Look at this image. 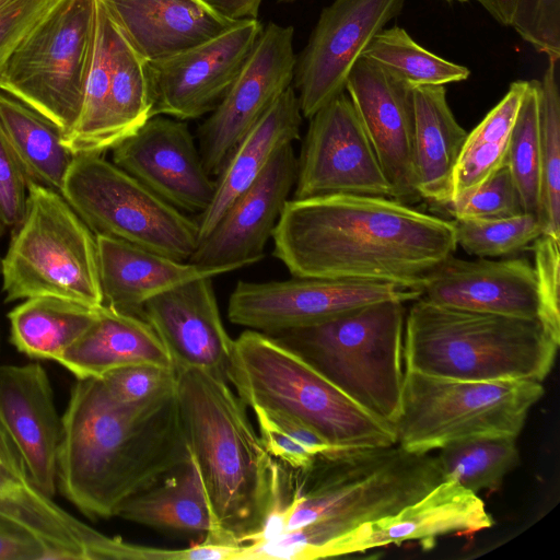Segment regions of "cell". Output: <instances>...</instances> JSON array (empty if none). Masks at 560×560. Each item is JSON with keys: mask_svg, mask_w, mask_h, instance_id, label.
<instances>
[{"mask_svg": "<svg viewBox=\"0 0 560 560\" xmlns=\"http://www.w3.org/2000/svg\"><path fill=\"white\" fill-rule=\"evenodd\" d=\"M273 256L293 277L422 288L457 248L453 221L394 198L334 194L289 199Z\"/></svg>", "mask_w": 560, "mask_h": 560, "instance_id": "1", "label": "cell"}, {"mask_svg": "<svg viewBox=\"0 0 560 560\" xmlns=\"http://www.w3.org/2000/svg\"><path fill=\"white\" fill-rule=\"evenodd\" d=\"M287 533L242 546V560L330 558L332 547L370 522L397 513L444 480L435 456L389 446L340 448L302 469L282 463Z\"/></svg>", "mask_w": 560, "mask_h": 560, "instance_id": "2", "label": "cell"}, {"mask_svg": "<svg viewBox=\"0 0 560 560\" xmlns=\"http://www.w3.org/2000/svg\"><path fill=\"white\" fill-rule=\"evenodd\" d=\"M62 420L57 488L91 520L190 459L176 394L151 412L120 407L100 378H77Z\"/></svg>", "mask_w": 560, "mask_h": 560, "instance_id": "3", "label": "cell"}, {"mask_svg": "<svg viewBox=\"0 0 560 560\" xmlns=\"http://www.w3.org/2000/svg\"><path fill=\"white\" fill-rule=\"evenodd\" d=\"M176 399L213 522L201 541L246 545L270 506L273 457L226 380L202 370L179 371Z\"/></svg>", "mask_w": 560, "mask_h": 560, "instance_id": "4", "label": "cell"}, {"mask_svg": "<svg viewBox=\"0 0 560 560\" xmlns=\"http://www.w3.org/2000/svg\"><path fill=\"white\" fill-rule=\"evenodd\" d=\"M560 339L538 318L474 312L418 298L406 314L405 370L466 380H534L552 369Z\"/></svg>", "mask_w": 560, "mask_h": 560, "instance_id": "5", "label": "cell"}, {"mask_svg": "<svg viewBox=\"0 0 560 560\" xmlns=\"http://www.w3.org/2000/svg\"><path fill=\"white\" fill-rule=\"evenodd\" d=\"M226 378L247 407L294 419L332 448L397 443L394 424L355 404L267 334L247 329L233 339Z\"/></svg>", "mask_w": 560, "mask_h": 560, "instance_id": "6", "label": "cell"}, {"mask_svg": "<svg viewBox=\"0 0 560 560\" xmlns=\"http://www.w3.org/2000/svg\"><path fill=\"white\" fill-rule=\"evenodd\" d=\"M405 302L382 301L271 334L355 404L395 425L405 381Z\"/></svg>", "mask_w": 560, "mask_h": 560, "instance_id": "7", "label": "cell"}, {"mask_svg": "<svg viewBox=\"0 0 560 560\" xmlns=\"http://www.w3.org/2000/svg\"><path fill=\"white\" fill-rule=\"evenodd\" d=\"M0 273L5 302L54 296L90 307L104 304L95 234L59 191L34 182Z\"/></svg>", "mask_w": 560, "mask_h": 560, "instance_id": "8", "label": "cell"}, {"mask_svg": "<svg viewBox=\"0 0 560 560\" xmlns=\"http://www.w3.org/2000/svg\"><path fill=\"white\" fill-rule=\"evenodd\" d=\"M544 393L534 380L466 381L405 370L397 444L425 454L474 436L517 438Z\"/></svg>", "mask_w": 560, "mask_h": 560, "instance_id": "9", "label": "cell"}, {"mask_svg": "<svg viewBox=\"0 0 560 560\" xmlns=\"http://www.w3.org/2000/svg\"><path fill=\"white\" fill-rule=\"evenodd\" d=\"M60 194L95 235L115 237L179 261H188L199 244L196 220L103 153L74 154Z\"/></svg>", "mask_w": 560, "mask_h": 560, "instance_id": "10", "label": "cell"}, {"mask_svg": "<svg viewBox=\"0 0 560 560\" xmlns=\"http://www.w3.org/2000/svg\"><path fill=\"white\" fill-rule=\"evenodd\" d=\"M95 37L96 0H61L9 57L0 90L67 133L81 113Z\"/></svg>", "mask_w": 560, "mask_h": 560, "instance_id": "11", "label": "cell"}, {"mask_svg": "<svg viewBox=\"0 0 560 560\" xmlns=\"http://www.w3.org/2000/svg\"><path fill=\"white\" fill-rule=\"evenodd\" d=\"M421 288L393 283L298 278L252 282L238 281L231 292V323L267 335L313 325L348 311L382 302H412Z\"/></svg>", "mask_w": 560, "mask_h": 560, "instance_id": "12", "label": "cell"}, {"mask_svg": "<svg viewBox=\"0 0 560 560\" xmlns=\"http://www.w3.org/2000/svg\"><path fill=\"white\" fill-rule=\"evenodd\" d=\"M334 194L393 198L392 187L346 91L310 118L298 158L293 199Z\"/></svg>", "mask_w": 560, "mask_h": 560, "instance_id": "13", "label": "cell"}, {"mask_svg": "<svg viewBox=\"0 0 560 560\" xmlns=\"http://www.w3.org/2000/svg\"><path fill=\"white\" fill-rule=\"evenodd\" d=\"M293 26L262 27L240 73L198 129L199 152L217 176L240 140L292 85L296 56Z\"/></svg>", "mask_w": 560, "mask_h": 560, "instance_id": "14", "label": "cell"}, {"mask_svg": "<svg viewBox=\"0 0 560 560\" xmlns=\"http://www.w3.org/2000/svg\"><path fill=\"white\" fill-rule=\"evenodd\" d=\"M405 0H334L325 7L310 39L296 57L294 88L304 118L346 91L355 62Z\"/></svg>", "mask_w": 560, "mask_h": 560, "instance_id": "15", "label": "cell"}, {"mask_svg": "<svg viewBox=\"0 0 560 560\" xmlns=\"http://www.w3.org/2000/svg\"><path fill=\"white\" fill-rule=\"evenodd\" d=\"M261 31L258 19L240 20L201 45L145 62L152 117L187 120L211 113L240 73Z\"/></svg>", "mask_w": 560, "mask_h": 560, "instance_id": "16", "label": "cell"}, {"mask_svg": "<svg viewBox=\"0 0 560 560\" xmlns=\"http://www.w3.org/2000/svg\"><path fill=\"white\" fill-rule=\"evenodd\" d=\"M112 162L184 213H202L215 179L206 171L186 122L153 116L112 149Z\"/></svg>", "mask_w": 560, "mask_h": 560, "instance_id": "17", "label": "cell"}, {"mask_svg": "<svg viewBox=\"0 0 560 560\" xmlns=\"http://www.w3.org/2000/svg\"><path fill=\"white\" fill-rule=\"evenodd\" d=\"M296 173L294 149L292 144L284 145L198 244L188 262L230 272L261 260Z\"/></svg>", "mask_w": 560, "mask_h": 560, "instance_id": "18", "label": "cell"}, {"mask_svg": "<svg viewBox=\"0 0 560 560\" xmlns=\"http://www.w3.org/2000/svg\"><path fill=\"white\" fill-rule=\"evenodd\" d=\"M346 92L392 187L393 198L409 206L421 201L413 168L412 86L361 57L349 73Z\"/></svg>", "mask_w": 560, "mask_h": 560, "instance_id": "19", "label": "cell"}, {"mask_svg": "<svg viewBox=\"0 0 560 560\" xmlns=\"http://www.w3.org/2000/svg\"><path fill=\"white\" fill-rule=\"evenodd\" d=\"M420 299L442 306L542 322L537 271L524 258L465 260L451 255L425 278Z\"/></svg>", "mask_w": 560, "mask_h": 560, "instance_id": "20", "label": "cell"}, {"mask_svg": "<svg viewBox=\"0 0 560 560\" xmlns=\"http://www.w3.org/2000/svg\"><path fill=\"white\" fill-rule=\"evenodd\" d=\"M0 424L20 455L31 483L52 499L62 420L40 363L0 365Z\"/></svg>", "mask_w": 560, "mask_h": 560, "instance_id": "21", "label": "cell"}, {"mask_svg": "<svg viewBox=\"0 0 560 560\" xmlns=\"http://www.w3.org/2000/svg\"><path fill=\"white\" fill-rule=\"evenodd\" d=\"M212 279L198 278L152 298L143 319L160 337L176 372L202 370L228 381L233 339L221 319Z\"/></svg>", "mask_w": 560, "mask_h": 560, "instance_id": "22", "label": "cell"}, {"mask_svg": "<svg viewBox=\"0 0 560 560\" xmlns=\"http://www.w3.org/2000/svg\"><path fill=\"white\" fill-rule=\"evenodd\" d=\"M492 525L493 520L478 494L455 480L444 479L397 513L346 535L332 547L330 558L405 541H418L429 549L441 536L472 535Z\"/></svg>", "mask_w": 560, "mask_h": 560, "instance_id": "23", "label": "cell"}, {"mask_svg": "<svg viewBox=\"0 0 560 560\" xmlns=\"http://www.w3.org/2000/svg\"><path fill=\"white\" fill-rule=\"evenodd\" d=\"M107 16L144 61L153 62L201 45L233 27L205 0H100Z\"/></svg>", "mask_w": 560, "mask_h": 560, "instance_id": "24", "label": "cell"}, {"mask_svg": "<svg viewBox=\"0 0 560 560\" xmlns=\"http://www.w3.org/2000/svg\"><path fill=\"white\" fill-rule=\"evenodd\" d=\"M95 236L104 304L122 314L143 318V307L152 298L198 278L225 273L115 237Z\"/></svg>", "mask_w": 560, "mask_h": 560, "instance_id": "25", "label": "cell"}, {"mask_svg": "<svg viewBox=\"0 0 560 560\" xmlns=\"http://www.w3.org/2000/svg\"><path fill=\"white\" fill-rule=\"evenodd\" d=\"M302 118L298 94L291 85L240 140L217 175L213 199L196 220L199 243L259 177L276 152L300 139Z\"/></svg>", "mask_w": 560, "mask_h": 560, "instance_id": "26", "label": "cell"}, {"mask_svg": "<svg viewBox=\"0 0 560 560\" xmlns=\"http://www.w3.org/2000/svg\"><path fill=\"white\" fill-rule=\"evenodd\" d=\"M58 363L77 378H102L112 371L136 364L174 368L166 348L145 319L119 313L105 304L100 306L95 322Z\"/></svg>", "mask_w": 560, "mask_h": 560, "instance_id": "27", "label": "cell"}, {"mask_svg": "<svg viewBox=\"0 0 560 560\" xmlns=\"http://www.w3.org/2000/svg\"><path fill=\"white\" fill-rule=\"evenodd\" d=\"M413 168L421 199L438 207L453 200L455 168L467 137L457 122L444 85L412 86Z\"/></svg>", "mask_w": 560, "mask_h": 560, "instance_id": "28", "label": "cell"}, {"mask_svg": "<svg viewBox=\"0 0 560 560\" xmlns=\"http://www.w3.org/2000/svg\"><path fill=\"white\" fill-rule=\"evenodd\" d=\"M0 521L35 536L46 560H103L116 558L120 541L86 525L33 488L0 489Z\"/></svg>", "mask_w": 560, "mask_h": 560, "instance_id": "29", "label": "cell"}, {"mask_svg": "<svg viewBox=\"0 0 560 560\" xmlns=\"http://www.w3.org/2000/svg\"><path fill=\"white\" fill-rule=\"evenodd\" d=\"M117 516L159 530L198 533L202 539L213 530L207 495L191 456L186 464L126 500Z\"/></svg>", "mask_w": 560, "mask_h": 560, "instance_id": "30", "label": "cell"}, {"mask_svg": "<svg viewBox=\"0 0 560 560\" xmlns=\"http://www.w3.org/2000/svg\"><path fill=\"white\" fill-rule=\"evenodd\" d=\"M0 133L30 182L60 192L74 154L56 124L0 90Z\"/></svg>", "mask_w": 560, "mask_h": 560, "instance_id": "31", "label": "cell"}, {"mask_svg": "<svg viewBox=\"0 0 560 560\" xmlns=\"http://www.w3.org/2000/svg\"><path fill=\"white\" fill-rule=\"evenodd\" d=\"M98 308L54 296L25 299L8 314L10 341L31 359L59 362L95 322Z\"/></svg>", "mask_w": 560, "mask_h": 560, "instance_id": "32", "label": "cell"}, {"mask_svg": "<svg viewBox=\"0 0 560 560\" xmlns=\"http://www.w3.org/2000/svg\"><path fill=\"white\" fill-rule=\"evenodd\" d=\"M527 83L524 80L512 82L501 101L467 133L455 168L453 200L480 185L505 164L511 132Z\"/></svg>", "mask_w": 560, "mask_h": 560, "instance_id": "33", "label": "cell"}, {"mask_svg": "<svg viewBox=\"0 0 560 560\" xmlns=\"http://www.w3.org/2000/svg\"><path fill=\"white\" fill-rule=\"evenodd\" d=\"M115 27L96 0V37L80 116L62 142L72 154L104 153L109 142L108 98Z\"/></svg>", "mask_w": 560, "mask_h": 560, "instance_id": "34", "label": "cell"}, {"mask_svg": "<svg viewBox=\"0 0 560 560\" xmlns=\"http://www.w3.org/2000/svg\"><path fill=\"white\" fill-rule=\"evenodd\" d=\"M444 479H452L478 494L497 490L518 463L516 438L481 435L450 443L435 455Z\"/></svg>", "mask_w": 560, "mask_h": 560, "instance_id": "35", "label": "cell"}, {"mask_svg": "<svg viewBox=\"0 0 560 560\" xmlns=\"http://www.w3.org/2000/svg\"><path fill=\"white\" fill-rule=\"evenodd\" d=\"M362 57L411 86L445 85L465 81L470 74L467 67L443 59L420 46L399 26L380 31Z\"/></svg>", "mask_w": 560, "mask_h": 560, "instance_id": "36", "label": "cell"}, {"mask_svg": "<svg viewBox=\"0 0 560 560\" xmlns=\"http://www.w3.org/2000/svg\"><path fill=\"white\" fill-rule=\"evenodd\" d=\"M151 117L152 103L145 62L131 49L115 27L108 98L112 149L135 133Z\"/></svg>", "mask_w": 560, "mask_h": 560, "instance_id": "37", "label": "cell"}, {"mask_svg": "<svg viewBox=\"0 0 560 560\" xmlns=\"http://www.w3.org/2000/svg\"><path fill=\"white\" fill-rule=\"evenodd\" d=\"M559 60H549L538 80V116L541 154V208L544 235L560 241V89Z\"/></svg>", "mask_w": 560, "mask_h": 560, "instance_id": "38", "label": "cell"}, {"mask_svg": "<svg viewBox=\"0 0 560 560\" xmlns=\"http://www.w3.org/2000/svg\"><path fill=\"white\" fill-rule=\"evenodd\" d=\"M538 80H530L511 132L505 159L524 212L540 217L541 154L538 116Z\"/></svg>", "mask_w": 560, "mask_h": 560, "instance_id": "39", "label": "cell"}, {"mask_svg": "<svg viewBox=\"0 0 560 560\" xmlns=\"http://www.w3.org/2000/svg\"><path fill=\"white\" fill-rule=\"evenodd\" d=\"M457 246L479 258L499 257L532 245L544 234L541 218L535 213L500 219L453 220Z\"/></svg>", "mask_w": 560, "mask_h": 560, "instance_id": "40", "label": "cell"}, {"mask_svg": "<svg viewBox=\"0 0 560 560\" xmlns=\"http://www.w3.org/2000/svg\"><path fill=\"white\" fill-rule=\"evenodd\" d=\"M120 407L133 412H151L176 394L174 368L136 364L109 372L100 378Z\"/></svg>", "mask_w": 560, "mask_h": 560, "instance_id": "41", "label": "cell"}, {"mask_svg": "<svg viewBox=\"0 0 560 560\" xmlns=\"http://www.w3.org/2000/svg\"><path fill=\"white\" fill-rule=\"evenodd\" d=\"M444 209L454 220L500 219L524 212L518 190L505 164Z\"/></svg>", "mask_w": 560, "mask_h": 560, "instance_id": "42", "label": "cell"}, {"mask_svg": "<svg viewBox=\"0 0 560 560\" xmlns=\"http://www.w3.org/2000/svg\"><path fill=\"white\" fill-rule=\"evenodd\" d=\"M511 26L548 60L560 59V0H515Z\"/></svg>", "mask_w": 560, "mask_h": 560, "instance_id": "43", "label": "cell"}, {"mask_svg": "<svg viewBox=\"0 0 560 560\" xmlns=\"http://www.w3.org/2000/svg\"><path fill=\"white\" fill-rule=\"evenodd\" d=\"M61 0H0V72L16 47Z\"/></svg>", "mask_w": 560, "mask_h": 560, "instance_id": "44", "label": "cell"}, {"mask_svg": "<svg viewBox=\"0 0 560 560\" xmlns=\"http://www.w3.org/2000/svg\"><path fill=\"white\" fill-rule=\"evenodd\" d=\"M559 242L541 235L533 244L534 266L537 271L541 302L542 322L560 339V255Z\"/></svg>", "mask_w": 560, "mask_h": 560, "instance_id": "45", "label": "cell"}, {"mask_svg": "<svg viewBox=\"0 0 560 560\" xmlns=\"http://www.w3.org/2000/svg\"><path fill=\"white\" fill-rule=\"evenodd\" d=\"M28 183L0 133V237L23 220L27 207Z\"/></svg>", "mask_w": 560, "mask_h": 560, "instance_id": "46", "label": "cell"}, {"mask_svg": "<svg viewBox=\"0 0 560 560\" xmlns=\"http://www.w3.org/2000/svg\"><path fill=\"white\" fill-rule=\"evenodd\" d=\"M259 427V436L267 452L275 459L292 467L306 468L316 456L279 428L261 408H253Z\"/></svg>", "mask_w": 560, "mask_h": 560, "instance_id": "47", "label": "cell"}, {"mask_svg": "<svg viewBox=\"0 0 560 560\" xmlns=\"http://www.w3.org/2000/svg\"><path fill=\"white\" fill-rule=\"evenodd\" d=\"M0 560H46V549L27 530L0 521Z\"/></svg>", "mask_w": 560, "mask_h": 560, "instance_id": "48", "label": "cell"}, {"mask_svg": "<svg viewBox=\"0 0 560 560\" xmlns=\"http://www.w3.org/2000/svg\"><path fill=\"white\" fill-rule=\"evenodd\" d=\"M33 488L20 455L0 424V489L25 491Z\"/></svg>", "mask_w": 560, "mask_h": 560, "instance_id": "49", "label": "cell"}, {"mask_svg": "<svg viewBox=\"0 0 560 560\" xmlns=\"http://www.w3.org/2000/svg\"><path fill=\"white\" fill-rule=\"evenodd\" d=\"M232 20L257 19L262 0H205Z\"/></svg>", "mask_w": 560, "mask_h": 560, "instance_id": "50", "label": "cell"}, {"mask_svg": "<svg viewBox=\"0 0 560 560\" xmlns=\"http://www.w3.org/2000/svg\"><path fill=\"white\" fill-rule=\"evenodd\" d=\"M500 24L511 26L515 0H475Z\"/></svg>", "mask_w": 560, "mask_h": 560, "instance_id": "51", "label": "cell"}, {"mask_svg": "<svg viewBox=\"0 0 560 560\" xmlns=\"http://www.w3.org/2000/svg\"><path fill=\"white\" fill-rule=\"evenodd\" d=\"M278 1L281 3H292V2L300 1V0H278Z\"/></svg>", "mask_w": 560, "mask_h": 560, "instance_id": "52", "label": "cell"}, {"mask_svg": "<svg viewBox=\"0 0 560 560\" xmlns=\"http://www.w3.org/2000/svg\"><path fill=\"white\" fill-rule=\"evenodd\" d=\"M447 2H460V3H464V2H468L469 0H446Z\"/></svg>", "mask_w": 560, "mask_h": 560, "instance_id": "53", "label": "cell"}, {"mask_svg": "<svg viewBox=\"0 0 560 560\" xmlns=\"http://www.w3.org/2000/svg\"><path fill=\"white\" fill-rule=\"evenodd\" d=\"M0 269H1V257H0Z\"/></svg>", "mask_w": 560, "mask_h": 560, "instance_id": "54", "label": "cell"}]
</instances>
